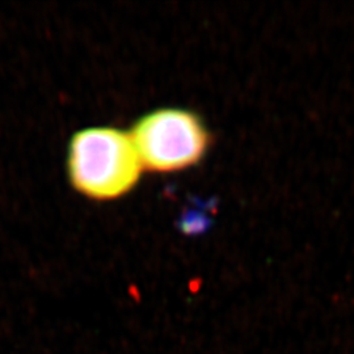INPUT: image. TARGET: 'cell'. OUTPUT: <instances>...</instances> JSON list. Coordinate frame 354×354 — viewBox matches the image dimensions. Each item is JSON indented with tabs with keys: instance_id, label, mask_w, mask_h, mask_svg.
Listing matches in <instances>:
<instances>
[{
	"instance_id": "2",
	"label": "cell",
	"mask_w": 354,
	"mask_h": 354,
	"mask_svg": "<svg viewBox=\"0 0 354 354\" xmlns=\"http://www.w3.org/2000/svg\"><path fill=\"white\" fill-rule=\"evenodd\" d=\"M129 133L143 168L160 174L197 165L210 140L197 114L177 108H162L142 115Z\"/></svg>"
},
{
	"instance_id": "1",
	"label": "cell",
	"mask_w": 354,
	"mask_h": 354,
	"mask_svg": "<svg viewBox=\"0 0 354 354\" xmlns=\"http://www.w3.org/2000/svg\"><path fill=\"white\" fill-rule=\"evenodd\" d=\"M143 169L130 133L117 127L82 129L67 147L68 181L91 200L124 197L137 187Z\"/></svg>"
}]
</instances>
